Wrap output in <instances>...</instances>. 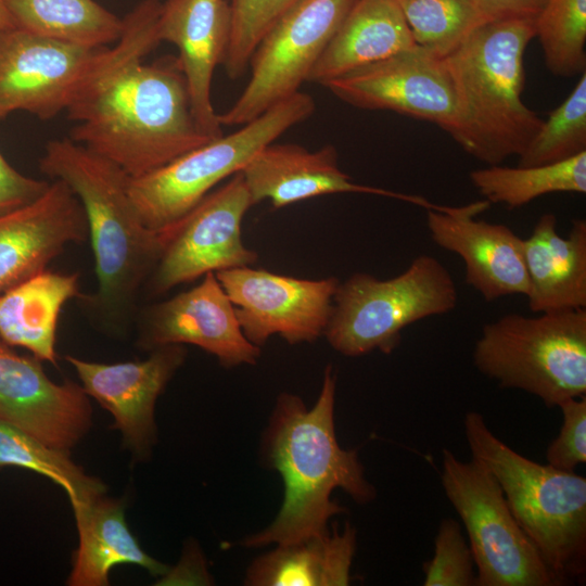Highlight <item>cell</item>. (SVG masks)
Instances as JSON below:
<instances>
[{"instance_id":"6da1fadb","label":"cell","mask_w":586,"mask_h":586,"mask_svg":"<svg viewBox=\"0 0 586 586\" xmlns=\"http://www.w3.org/2000/svg\"><path fill=\"white\" fill-rule=\"evenodd\" d=\"M335 392L336 375L329 365L311 408L291 393L277 397L259 450L265 466L282 477L283 501L275 520L246 536L242 546L285 545L324 534L329 521L346 511L331 499L336 488L359 505L375 498L357 450L342 448L336 440Z\"/></svg>"},{"instance_id":"7a4b0ae2","label":"cell","mask_w":586,"mask_h":586,"mask_svg":"<svg viewBox=\"0 0 586 586\" xmlns=\"http://www.w3.org/2000/svg\"><path fill=\"white\" fill-rule=\"evenodd\" d=\"M39 168L63 181L85 212L97 289L78 295L81 309L104 331L124 333L135 321L138 297L174 228L155 231L144 226L129 195L130 177L69 138L49 141Z\"/></svg>"},{"instance_id":"3957f363","label":"cell","mask_w":586,"mask_h":586,"mask_svg":"<svg viewBox=\"0 0 586 586\" xmlns=\"http://www.w3.org/2000/svg\"><path fill=\"white\" fill-rule=\"evenodd\" d=\"M69 139L130 178L149 174L212 139L192 114L177 58L123 67L67 111Z\"/></svg>"},{"instance_id":"277c9868","label":"cell","mask_w":586,"mask_h":586,"mask_svg":"<svg viewBox=\"0 0 586 586\" xmlns=\"http://www.w3.org/2000/svg\"><path fill=\"white\" fill-rule=\"evenodd\" d=\"M533 38L535 21L487 22L445 58L455 91L447 133L488 165L519 156L544 123L522 100L524 52Z\"/></svg>"},{"instance_id":"5b68a950","label":"cell","mask_w":586,"mask_h":586,"mask_svg":"<svg viewBox=\"0 0 586 586\" xmlns=\"http://www.w3.org/2000/svg\"><path fill=\"white\" fill-rule=\"evenodd\" d=\"M160 0H142L124 18L114 47L89 48L16 26L0 31V119L17 111L50 119L91 95L117 71L161 41Z\"/></svg>"},{"instance_id":"8992f818","label":"cell","mask_w":586,"mask_h":586,"mask_svg":"<svg viewBox=\"0 0 586 586\" xmlns=\"http://www.w3.org/2000/svg\"><path fill=\"white\" fill-rule=\"evenodd\" d=\"M472 458L498 482L518 523L547 565L566 582L586 572V479L537 463L509 447L469 411L463 421Z\"/></svg>"},{"instance_id":"52a82bcc","label":"cell","mask_w":586,"mask_h":586,"mask_svg":"<svg viewBox=\"0 0 586 586\" xmlns=\"http://www.w3.org/2000/svg\"><path fill=\"white\" fill-rule=\"evenodd\" d=\"M473 364L501 387L522 390L552 408L586 394V309L508 314L486 323Z\"/></svg>"},{"instance_id":"ba28073f","label":"cell","mask_w":586,"mask_h":586,"mask_svg":"<svg viewBox=\"0 0 586 586\" xmlns=\"http://www.w3.org/2000/svg\"><path fill=\"white\" fill-rule=\"evenodd\" d=\"M458 302L448 269L431 255L416 257L387 280L359 272L339 283L323 335L347 357L372 351L391 354L409 324L451 311Z\"/></svg>"},{"instance_id":"9c48e42d","label":"cell","mask_w":586,"mask_h":586,"mask_svg":"<svg viewBox=\"0 0 586 586\" xmlns=\"http://www.w3.org/2000/svg\"><path fill=\"white\" fill-rule=\"evenodd\" d=\"M314 99L298 91L239 129L221 135L170 163L129 179L131 202L148 228L175 226L227 177H231L264 146L310 117Z\"/></svg>"},{"instance_id":"30bf717a","label":"cell","mask_w":586,"mask_h":586,"mask_svg":"<svg viewBox=\"0 0 586 586\" xmlns=\"http://www.w3.org/2000/svg\"><path fill=\"white\" fill-rule=\"evenodd\" d=\"M442 486L469 537L477 586L563 585L522 530L492 473L442 453Z\"/></svg>"},{"instance_id":"8fae6325","label":"cell","mask_w":586,"mask_h":586,"mask_svg":"<svg viewBox=\"0 0 586 586\" xmlns=\"http://www.w3.org/2000/svg\"><path fill=\"white\" fill-rule=\"evenodd\" d=\"M357 0H301L263 36L250 63V79L224 113L221 126H242L300 91Z\"/></svg>"},{"instance_id":"7c38bea8","label":"cell","mask_w":586,"mask_h":586,"mask_svg":"<svg viewBox=\"0 0 586 586\" xmlns=\"http://www.w3.org/2000/svg\"><path fill=\"white\" fill-rule=\"evenodd\" d=\"M253 206L241 171L209 192L174 227L149 277V296L162 295L207 272L252 266L257 254L242 240V220Z\"/></svg>"},{"instance_id":"4fadbf2b","label":"cell","mask_w":586,"mask_h":586,"mask_svg":"<svg viewBox=\"0 0 586 586\" xmlns=\"http://www.w3.org/2000/svg\"><path fill=\"white\" fill-rule=\"evenodd\" d=\"M215 275L234 306L245 337L259 347L273 334L289 344L309 343L323 335L340 283L335 277L300 279L251 266Z\"/></svg>"},{"instance_id":"5bb4252c","label":"cell","mask_w":586,"mask_h":586,"mask_svg":"<svg viewBox=\"0 0 586 586\" xmlns=\"http://www.w3.org/2000/svg\"><path fill=\"white\" fill-rule=\"evenodd\" d=\"M323 87L352 106L396 112L433 123L446 132L454 122L455 91L446 61L417 44Z\"/></svg>"},{"instance_id":"9a60e30c","label":"cell","mask_w":586,"mask_h":586,"mask_svg":"<svg viewBox=\"0 0 586 586\" xmlns=\"http://www.w3.org/2000/svg\"><path fill=\"white\" fill-rule=\"evenodd\" d=\"M137 345L145 351L169 344H191L214 355L226 368L254 365L259 346L250 342L235 309L215 272L166 301L137 311Z\"/></svg>"},{"instance_id":"2e32d148","label":"cell","mask_w":586,"mask_h":586,"mask_svg":"<svg viewBox=\"0 0 586 586\" xmlns=\"http://www.w3.org/2000/svg\"><path fill=\"white\" fill-rule=\"evenodd\" d=\"M0 421L67 450L91 425L84 388L46 374L37 357L18 355L0 337Z\"/></svg>"},{"instance_id":"e0dca14e","label":"cell","mask_w":586,"mask_h":586,"mask_svg":"<svg viewBox=\"0 0 586 586\" xmlns=\"http://www.w3.org/2000/svg\"><path fill=\"white\" fill-rule=\"evenodd\" d=\"M186 357L183 345L169 344L152 349L143 360L103 364L71 355L66 360L85 393L112 413L125 445L142 458L155 442L156 399Z\"/></svg>"},{"instance_id":"ac0fdd59","label":"cell","mask_w":586,"mask_h":586,"mask_svg":"<svg viewBox=\"0 0 586 586\" xmlns=\"http://www.w3.org/2000/svg\"><path fill=\"white\" fill-rule=\"evenodd\" d=\"M489 205L484 199L461 206L426 209L430 235L440 247L463 259L467 284L486 302L526 295L523 239L505 225L475 219Z\"/></svg>"},{"instance_id":"d6986e66","label":"cell","mask_w":586,"mask_h":586,"mask_svg":"<svg viewBox=\"0 0 586 586\" xmlns=\"http://www.w3.org/2000/svg\"><path fill=\"white\" fill-rule=\"evenodd\" d=\"M253 205L269 200L273 208L337 193H366L400 200L424 209L441 205L425 198L360 184L339 166L336 149L327 144L310 151L293 143H269L241 169Z\"/></svg>"},{"instance_id":"ffe728a7","label":"cell","mask_w":586,"mask_h":586,"mask_svg":"<svg viewBox=\"0 0 586 586\" xmlns=\"http://www.w3.org/2000/svg\"><path fill=\"white\" fill-rule=\"evenodd\" d=\"M84 208L61 180L28 205L0 215V296L47 269L71 244L84 243Z\"/></svg>"},{"instance_id":"44dd1931","label":"cell","mask_w":586,"mask_h":586,"mask_svg":"<svg viewBox=\"0 0 586 586\" xmlns=\"http://www.w3.org/2000/svg\"><path fill=\"white\" fill-rule=\"evenodd\" d=\"M228 0H166L158 20L161 41L175 44L190 104L199 128L208 137L222 135L212 98V81L229 43Z\"/></svg>"},{"instance_id":"7402d4cb","label":"cell","mask_w":586,"mask_h":586,"mask_svg":"<svg viewBox=\"0 0 586 586\" xmlns=\"http://www.w3.org/2000/svg\"><path fill=\"white\" fill-rule=\"evenodd\" d=\"M557 224L555 214L545 213L523 239L525 296L533 313L586 307V221L573 220L566 238L558 233Z\"/></svg>"},{"instance_id":"603a6c76","label":"cell","mask_w":586,"mask_h":586,"mask_svg":"<svg viewBox=\"0 0 586 586\" xmlns=\"http://www.w3.org/2000/svg\"><path fill=\"white\" fill-rule=\"evenodd\" d=\"M416 46L397 0H357L313 67L319 85Z\"/></svg>"},{"instance_id":"cb8c5ba5","label":"cell","mask_w":586,"mask_h":586,"mask_svg":"<svg viewBox=\"0 0 586 586\" xmlns=\"http://www.w3.org/2000/svg\"><path fill=\"white\" fill-rule=\"evenodd\" d=\"M79 294L77 272L44 269L34 275L0 296V337L56 366L60 314Z\"/></svg>"},{"instance_id":"d4e9b609","label":"cell","mask_w":586,"mask_h":586,"mask_svg":"<svg viewBox=\"0 0 586 586\" xmlns=\"http://www.w3.org/2000/svg\"><path fill=\"white\" fill-rule=\"evenodd\" d=\"M357 531L349 523L295 543L276 545L249 565V586H346L356 553Z\"/></svg>"},{"instance_id":"484cf974","label":"cell","mask_w":586,"mask_h":586,"mask_svg":"<svg viewBox=\"0 0 586 586\" xmlns=\"http://www.w3.org/2000/svg\"><path fill=\"white\" fill-rule=\"evenodd\" d=\"M75 520L79 545L74 552L68 585H109L111 570L120 564L139 565L154 576L168 572L169 566L142 550L127 525L120 501L102 495L76 514Z\"/></svg>"},{"instance_id":"4316f807","label":"cell","mask_w":586,"mask_h":586,"mask_svg":"<svg viewBox=\"0 0 586 586\" xmlns=\"http://www.w3.org/2000/svg\"><path fill=\"white\" fill-rule=\"evenodd\" d=\"M16 27L89 48L115 43L124 21L94 0H4Z\"/></svg>"},{"instance_id":"83f0119b","label":"cell","mask_w":586,"mask_h":586,"mask_svg":"<svg viewBox=\"0 0 586 586\" xmlns=\"http://www.w3.org/2000/svg\"><path fill=\"white\" fill-rule=\"evenodd\" d=\"M489 203L521 207L555 192L586 193V152L568 160L536 166L489 165L469 175Z\"/></svg>"},{"instance_id":"f1b7e54d","label":"cell","mask_w":586,"mask_h":586,"mask_svg":"<svg viewBox=\"0 0 586 586\" xmlns=\"http://www.w3.org/2000/svg\"><path fill=\"white\" fill-rule=\"evenodd\" d=\"M65 451L0 421V467H20L52 480L64 488L76 515L102 496L105 486L87 475Z\"/></svg>"},{"instance_id":"f546056e","label":"cell","mask_w":586,"mask_h":586,"mask_svg":"<svg viewBox=\"0 0 586 586\" xmlns=\"http://www.w3.org/2000/svg\"><path fill=\"white\" fill-rule=\"evenodd\" d=\"M417 46L446 58L487 23L477 0H397Z\"/></svg>"},{"instance_id":"4dcf8cb0","label":"cell","mask_w":586,"mask_h":586,"mask_svg":"<svg viewBox=\"0 0 586 586\" xmlns=\"http://www.w3.org/2000/svg\"><path fill=\"white\" fill-rule=\"evenodd\" d=\"M546 67L556 76L586 71V0H547L535 22Z\"/></svg>"},{"instance_id":"1f68e13d","label":"cell","mask_w":586,"mask_h":586,"mask_svg":"<svg viewBox=\"0 0 586 586\" xmlns=\"http://www.w3.org/2000/svg\"><path fill=\"white\" fill-rule=\"evenodd\" d=\"M586 152V71L568 98L550 112L519 155V166L561 162Z\"/></svg>"},{"instance_id":"d6a6232c","label":"cell","mask_w":586,"mask_h":586,"mask_svg":"<svg viewBox=\"0 0 586 586\" xmlns=\"http://www.w3.org/2000/svg\"><path fill=\"white\" fill-rule=\"evenodd\" d=\"M231 29L222 62L226 74L238 79L249 69L251 56L267 30L301 0H228Z\"/></svg>"},{"instance_id":"836d02e7","label":"cell","mask_w":586,"mask_h":586,"mask_svg":"<svg viewBox=\"0 0 586 586\" xmlns=\"http://www.w3.org/2000/svg\"><path fill=\"white\" fill-rule=\"evenodd\" d=\"M424 586H474V560L455 519L442 520L434 540V553L423 563Z\"/></svg>"},{"instance_id":"e575fe53","label":"cell","mask_w":586,"mask_h":586,"mask_svg":"<svg viewBox=\"0 0 586 586\" xmlns=\"http://www.w3.org/2000/svg\"><path fill=\"white\" fill-rule=\"evenodd\" d=\"M558 407L562 424L547 448V463L559 470L574 471L586 462V396L565 399Z\"/></svg>"},{"instance_id":"d590c367","label":"cell","mask_w":586,"mask_h":586,"mask_svg":"<svg viewBox=\"0 0 586 586\" xmlns=\"http://www.w3.org/2000/svg\"><path fill=\"white\" fill-rule=\"evenodd\" d=\"M50 181L25 176L0 152V215L30 204L49 188Z\"/></svg>"},{"instance_id":"8d00e7d4","label":"cell","mask_w":586,"mask_h":586,"mask_svg":"<svg viewBox=\"0 0 586 586\" xmlns=\"http://www.w3.org/2000/svg\"><path fill=\"white\" fill-rule=\"evenodd\" d=\"M547 0H477L486 22L505 20L535 21Z\"/></svg>"},{"instance_id":"74e56055","label":"cell","mask_w":586,"mask_h":586,"mask_svg":"<svg viewBox=\"0 0 586 586\" xmlns=\"http://www.w3.org/2000/svg\"><path fill=\"white\" fill-rule=\"evenodd\" d=\"M15 26L7 9L4 0H0V31Z\"/></svg>"}]
</instances>
